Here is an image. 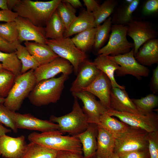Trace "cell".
<instances>
[{
    "label": "cell",
    "instance_id": "obj_54",
    "mask_svg": "<svg viewBox=\"0 0 158 158\" xmlns=\"http://www.w3.org/2000/svg\"><path fill=\"white\" fill-rule=\"evenodd\" d=\"M5 98H0V103H4L5 102Z\"/></svg>",
    "mask_w": 158,
    "mask_h": 158
},
{
    "label": "cell",
    "instance_id": "obj_35",
    "mask_svg": "<svg viewBox=\"0 0 158 158\" xmlns=\"http://www.w3.org/2000/svg\"><path fill=\"white\" fill-rule=\"evenodd\" d=\"M112 25L111 17L110 16L102 24L96 27L93 46L96 50L98 51L102 48L109 38Z\"/></svg>",
    "mask_w": 158,
    "mask_h": 158
},
{
    "label": "cell",
    "instance_id": "obj_22",
    "mask_svg": "<svg viewBox=\"0 0 158 158\" xmlns=\"http://www.w3.org/2000/svg\"><path fill=\"white\" fill-rule=\"evenodd\" d=\"M25 46L40 66L49 63L59 57L46 44L25 42Z\"/></svg>",
    "mask_w": 158,
    "mask_h": 158
},
{
    "label": "cell",
    "instance_id": "obj_42",
    "mask_svg": "<svg viewBox=\"0 0 158 158\" xmlns=\"http://www.w3.org/2000/svg\"><path fill=\"white\" fill-rule=\"evenodd\" d=\"M118 155L120 158H150L148 149L133 151Z\"/></svg>",
    "mask_w": 158,
    "mask_h": 158
},
{
    "label": "cell",
    "instance_id": "obj_47",
    "mask_svg": "<svg viewBox=\"0 0 158 158\" xmlns=\"http://www.w3.org/2000/svg\"><path fill=\"white\" fill-rule=\"evenodd\" d=\"M151 85L154 94L158 92V66L153 70L151 81Z\"/></svg>",
    "mask_w": 158,
    "mask_h": 158
},
{
    "label": "cell",
    "instance_id": "obj_33",
    "mask_svg": "<svg viewBox=\"0 0 158 158\" xmlns=\"http://www.w3.org/2000/svg\"><path fill=\"white\" fill-rule=\"evenodd\" d=\"M16 53L22 64L21 73H25L31 69L34 70L40 66V64L29 53L26 47L21 44L17 46Z\"/></svg>",
    "mask_w": 158,
    "mask_h": 158
},
{
    "label": "cell",
    "instance_id": "obj_46",
    "mask_svg": "<svg viewBox=\"0 0 158 158\" xmlns=\"http://www.w3.org/2000/svg\"><path fill=\"white\" fill-rule=\"evenodd\" d=\"M83 1L86 7V10L92 13L97 9L100 5L95 0H83Z\"/></svg>",
    "mask_w": 158,
    "mask_h": 158
},
{
    "label": "cell",
    "instance_id": "obj_48",
    "mask_svg": "<svg viewBox=\"0 0 158 158\" xmlns=\"http://www.w3.org/2000/svg\"><path fill=\"white\" fill-rule=\"evenodd\" d=\"M64 1L70 4L74 8L83 7V4L79 0H63Z\"/></svg>",
    "mask_w": 158,
    "mask_h": 158
},
{
    "label": "cell",
    "instance_id": "obj_3",
    "mask_svg": "<svg viewBox=\"0 0 158 158\" xmlns=\"http://www.w3.org/2000/svg\"><path fill=\"white\" fill-rule=\"evenodd\" d=\"M63 134L58 130L40 133L33 132L29 135L28 139L30 142L52 150L82 154V145L79 140L75 136H64Z\"/></svg>",
    "mask_w": 158,
    "mask_h": 158
},
{
    "label": "cell",
    "instance_id": "obj_19",
    "mask_svg": "<svg viewBox=\"0 0 158 158\" xmlns=\"http://www.w3.org/2000/svg\"><path fill=\"white\" fill-rule=\"evenodd\" d=\"M110 109L140 115L125 89L112 87L110 92Z\"/></svg>",
    "mask_w": 158,
    "mask_h": 158
},
{
    "label": "cell",
    "instance_id": "obj_1",
    "mask_svg": "<svg viewBox=\"0 0 158 158\" xmlns=\"http://www.w3.org/2000/svg\"><path fill=\"white\" fill-rule=\"evenodd\" d=\"M61 1L20 0L13 10L19 16L28 19L35 25L44 27Z\"/></svg>",
    "mask_w": 158,
    "mask_h": 158
},
{
    "label": "cell",
    "instance_id": "obj_7",
    "mask_svg": "<svg viewBox=\"0 0 158 158\" xmlns=\"http://www.w3.org/2000/svg\"><path fill=\"white\" fill-rule=\"evenodd\" d=\"M127 25L112 24L107 44L98 51V55L114 56L124 54L133 48V43L127 39Z\"/></svg>",
    "mask_w": 158,
    "mask_h": 158
},
{
    "label": "cell",
    "instance_id": "obj_8",
    "mask_svg": "<svg viewBox=\"0 0 158 158\" xmlns=\"http://www.w3.org/2000/svg\"><path fill=\"white\" fill-rule=\"evenodd\" d=\"M148 133L140 128L130 126L127 132L115 138L114 152L119 155L148 149V142L146 138Z\"/></svg>",
    "mask_w": 158,
    "mask_h": 158
},
{
    "label": "cell",
    "instance_id": "obj_15",
    "mask_svg": "<svg viewBox=\"0 0 158 158\" xmlns=\"http://www.w3.org/2000/svg\"><path fill=\"white\" fill-rule=\"evenodd\" d=\"M27 145L24 136L13 137L6 135L0 136V156L5 158H21Z\"/></svg>",
    "mask_w": 158,
    "mask_h": 158
},
{
    "label": "cell",
    "instance_id": "obj_25",
    "mask_svg": "<svg viewBox=\"0 0 158 158\" xmlns=\"http://www.w3.org/2000/svg\"><path fill=\"white\" fill-rule=\"evenodd\" d=\"M92 62L98 69L104 73L109 78L112 87L125 89V86L119 85L115 78V73L121 68L117 63L109 59L106 56L100 55H98Z\"/></svg>",
    "mask_w": 158,
    "mask_h": 158
},
{
    "label": "cell",
    "instance_id": "obj_14",
    "mask_svg": "<svg viewBox=\"0 0 158 158\" xmlns=\"http://www.w3.org/2000/svg\"><path fill=\"white\" fill-rule=\"evenodd\" d=\"M18 31V40L34 41L46 44L47 39L45 37V27L36 26L28 19L18 16L15 20Z\"/></svg>",
    "mask_w": 158,
    "mask_h": 158
},
{
    "label": "cell",
    "instance_id": "obj_38",
    "mask_svg": "<svg viewBox=\"0 0 158 158\" xmlns=\"http://www.w3.org/2000/svg\"><path fill=\"white\" fill-rule=\"evenodd\" d=\"M16 77L12 73L3 69L0 72V98L8 96Z\"/></svg>",
    "mask_w": 158,
    "mask_h": 158
},
{
    "label": "cell",
    "instance_id": "obj_40",
    "mask_svg": "<svg viewBox=\"0 0 158 158\" xmlns=\"http://www.w3.org/2000/svg\"><path fill=\"white\" fill-rule=\"evenodd\" d=\"M146 138L150 158H158V131L148 133Z\"/></svg>",
    "mask_w": 158,
    "mask_h": 158
},
{
    "label": "cell",
    "instance_id": "obj_41",
    "mask_svg": "<svg viewBox=\"0 0 158 158\" xmlns=\"http://www.w3.org/2000/svg\"><path fill=\"white\" fill-rule=\"evenodd\" d=\"M158 11V0H148L143 6L142 13L145 16H148L156 13Z\"/></svg>",
    "mask_w": 158,
    "mask_h": 158
},
{
    "label": "cell",
    "instance_id": "obj_23",
    "mask_svg": "<svg viewBox=\"0 0 158 158\" xmlns=\"http://www.w3.org/2000/svg\"><path fill=\"white\" fill-rule=\"evenodd\" d=\"M115 141L113 135L104 128L98 126L97 148L95 157L96 158H107L114 152Z\"/></svg>",
    "mask_w": 158,
    "mask_h": 158
},
{
    "label": "cell",
    "instance_id": "obj_56",
    "mask_svg": "<svg viewBox=\"0 0 158 158\" xmlns=\"http://www.w3.org/2000/svg\"><path fill=\"white\" fill-rule=\"evenodd\" d=\"M89 158H96L95 157V156H94L90 157Z\"/></svg>",
    "mask_w": 158,
    "mask_h": 158
},
{
    "label": "cell",
    "instance_id": "obj_36",
    "mask_svg": "<svg viewBox=\"0 0 158 158\" xmlns=\"http://www.w3.org/2000/svg\"><path fill=\"white\" fill-rule=\"evenodd\" d=\"M57 13L67 30L76 18V10L70 4L61 0L56 9Z\"/></svg>",
    "mask_w": 158,
    "mask_h": 158
},
{
    "label": "cell",
    "instance_id": "obj_27",
    "mask_svg": "<svg viewBox=\"0 0 158 158\" xmlns=\"http://www.w3.org/2000/svg\"><path fill=\"white\" fill-rule=\"evenodd\" d=\"M100 124L98 126L103 128L111 133L115 138L127 132L130 126L109 116L107 112L102 115Z\"/></svg>",
    "mask_w": 158,
    "mask_h": 158
},
{
    "label": "cell",
    "instance_id": "obj_2",
    "mask_svg": "<svg viewBox=\"0 0 158 158\" xmlns=\"http://www.w3.org/2000/svg\"><path fill=\"white\" fill-rule=\"evenodd\" d=\"M68 75L62 74L57 78L43 80L37 83L28 98L37 107L55 103L60 99Z\"/></svg>",
    "mask_w": 158,
    "mask_h": 158
},
{
    "label": "cell",
    "instance_id": "obj_26",
    "mask_svg": "<svg viewBox=\"0 0 158 158\" xmlns=\"http://www.w3.org/2000/svg\"><path fill=\"white\" fill-rule=\"evenodd\" d=\"M140 1L133 0L131 3L125 2L119 7L111 17L112 24L127 25L133 19V14L138 6Z\"/></svg>",
    "mask_w": 158,
    "mask_h": 158
},
{
    "label": "cell",
    "instance_id": "obj_53",
    "mask_svg": "<svg viewBox=\"0 0 158 158\" xmlns=\"http://www.w3.org/2000/svg\"><path fill=\"white\" fill-rule=\"evenodd\" d=\"M133 0H126L125 2L127 3L130 4L132 3Z\"/></svg>",
    "mask_w": 158,
    "mask_h": 158
},
{
    "label": "cell",
    "instance_id": "obj_18",
    "mask_svg": "<svg viewBox=\"0 0 158 158\" xmlns=\"http://www.w3.org/2000/svg\"><path fill=\"white\" fill-rule=\"evenodd\" d=\"M112 87L109 78L101 71L92 82L83 90L89 92L96 96L101 104L109 110L110 109V94Z\"/></svg>",
    "mask_w": 158,
    "mask_h": 158
},
{
    "label": "cell",
    "instance_id": "obj_31",
    "mask_svg": "<svg viewBox=\"0 0 158 158\" xmlns=\"http://www.w3.org/2000/svg\"><path fill=\"white\" fill-rule=\"evenodd\" d=\"M140 114L146 115L152 112L158 106V97L154 93L150 94L140 99H131Z\"/></svg>",
    "mask_w": 158,
    "mask_h": 158
},
{
    "label": "cell",
    "instance_id": "obj_12",
    "mask_svg": "<svg viewBox=\"0 0 158 158\" xmlns=\"http://www.w3.org/2000/svg\"><path fill=\"white\" fill-rule=\"evenodd\" d=\"M72 95L82 101L83 104L82 109L87 117L89 123L99 125L101 116L107 113V110L99 101L96 99L95 96L83 90L72 93Z\"/></svg>",
    "mask_w": 158,
    "mask_h": 158
},
{
    "label": "cell",
    "instance_id": "obj_4",
    "mask_svg": "<svg viewBox=\"0 0 158 158\" xmlns=\"http://www.w3.org/2000/svg\"><path fill=\"white\" fill-rule=\"evenodd\" d=\"M34 71L31 69L16 77L4 103L11 110L15 112L19 109L24 100L28 97L36 83Z\"/></svg>",
    "mask_w": 158,
    "mask_h": 158
},
{
    "label": "cell",
    "instance_id": "obj_29",
    "mask_svg": "<svg viewBox=\"0 0 158 158\" xmlns=\"http://www.w3.org/2000/svg\"><path fill=\"white\" fill-rule=\"evenodd\" d=\"M96 30V28L88 29L76 34L71 39L80 50L85 53L94 46Z\"/></svg>",
    "mask_w": 158,
    "mask_h": 158
},
{
    "label": "cell",
    "instance_id": "obj_28",
    "mask_svg": "<svg viewBox=\"0 0 158 158\" xmlns=\"http://www.w3.org/2000/svg\"><path fill=\"white\" fill-rule=\"evenodd\" d=\"M45 27L47 39L55 40L64 37L65 28L56 10L47 22Z\"/></svg>",
    "mask_w": 158,
    "mask_h": 158
},
{
    "label": "cell",
    "instance_id": "obj_34",
    "mask_svg": "<svg viewBox=\"0 0 158 158\" xmlns=\"http://www.w3.org/2000/svg\"><path fill=\"white\" fill-rule=\"evenodd\" d=\"M118 1L116 0H107L100 5L97 9L93 13L95 27L101 25L110 17L114 12Z\"/></svg>",
    "mask_w": 158,
    "mask_h": 158
},
{
    "label": "cell",
    "instance_id": "obj_30",
    "mask_svg": "<svg viewBox=\"0 0 158 158\" xmlns=\"http://www.w3.org/2000/svg\"><path fill=\"white\" fill-rule=\"evenodd\" d=\"M0 61L3 69L12 73L16 77L22 74V64L16 52L7 53L0 51Z\"/></svg>",
    "mask_w": 158,
    "mask_h": 158
},
{
    "label": "cell",
    "instance_id": "obj_43",
    "mask_svg": "<svg viewBox=\"0 0 158 158\" xmlns=\"http://www.w3.org/2000/svg\"><path fill=\"white\" fill-rule=\"evenodd\" d=\"M21 43L19 41L11 43L6 41L0 37V51L7 53L16 52L18 44Z\"/></svg>",
    "mask_w": 158,
    "mask_h": 158
},
{
    "label": "cell",
    "instance_id": "obj_55",
    "mask_svg": "<svg viewBox=\"0 0 158 158\" xmlns=\"http://www.w3.org/2000/svg\"><path fill=\"white\" fill-rule=\"evenodd\" d=\"M1 63H0V72L3 70Z\"/></svg>",
    "mask_w": 158,
    "mask_h": 158
},
{
    "label": "cell",
    "instance_id": "obj_44",
    "mask_svg": "<svg viewBox=\"0 0 158 158\" xmlns=\"http://www.w3.org/2000/svg\"><path fill=\"white\" fill-rule=\"evenodd\" d=\"M19 16L16 12L9 10H0V21L6 22L15 21Z\"/></svg>",
    "mask_w": 158,
    "mask_h": 158
},
{
    "label": "cell",
    "instance_id": "obj_50",
    "mask_svg": "<svg viewBox=\"0 0 158 158\" xmlns=\"http://www.w3.org/2000/svg\"><path fill=\"white\" fill-rule=\"evenodd\" d=\"M11 130L7 129L0 124V136L6 135L11 132Z\"/></svg>",
    "mask_w": 158,
    "mask_h": 158
},
{
    "label": "cell",
    "instance_id": "obj_17",
    "mask_svg": "<svg viewBox=\"0 0 158 158\" xmlns=\"http://www.w3.org/2000/svg\"><path fill=\"white\" fill-rule=\"evenodd\" d=\"M101 71L92 62L87 59L80 66L77 76L70 89L72 93L82 91L94 80Z\"/></svg>",
    "mask_w": 158,
    "mask_h": 158
},
{
    "label": "cell",
    "instance_id": "obj_51",
    "mask_svg": "<svg viewBox=\"0 0 158 158\" xmlns=\"http://www.w3.org/2000/svg\"><path fill=\"white\" fill-rule=\"evenodd\" d=\"M7 2V0H0V8L2 10H8Z\"/></svg>",
    "mask_w": 158,
    "mask_h": 158
},
{
    "label": "cell",
    "instance_id": "obj_9",
    "mask_svg": "<svg viewBox=\"0 0 158 158\" xmlns=\"http://www.w3.org/2000/svg\"><path fill=\"white\" fill-rule=\"evenodd\" d=\"M107 113L111 116L117 117L130 126L140 128L148 133L158 131V116L153 112L143 115L109 109Z\"/></svg>",
    "mask_w": 158,
    "mask_h": 158
},
{
    "label": "cell",
    "instance_id": "obj_45",
    "mask_svg": "<svg viewBox=\"0 0 158 158\" xmlns=\"http://www.w3.org/2000/svg\"><path fill=\"white\" fill-rule=\"evenodd\" d=\"M55 158H83L82 154L67 151H59Z\"/></svg>",
    "mask_w": 158,
    "mask_h": 158
},
{
    "label": "cell",
    "instance_id": "obj_5",
    "mask_svg": "<svg viewBox=\"0 0 158 158\" xmlns=\"http://www.w3.org/2000/svg\"><path fill=\"white\" fill-rule=\"evenodd\" d=\"M74 98L72 109L70 113L59 117L52 115L49 118L50 121L58 125V130L63 133H67L72 136L85 131L90 124L80 107L78 99L74 97Z\"/></svg>",
    "mask_w": 158,
    "mask_h": 158
},
{
    "label": "cell",
    "instance_id": "obj_10",
    "mask_svg": "<svg viewBox=\"0 0 158 158\" xmlns=\"http://www.w3.org/2000/svg\"><path fill=\"white\" fill-rule=\"evenodd\" d=\"M106 56L120 66V68L115 72L116 75L118 76L130 75L140 80L142 77L148 76L150 73V70L147 67L140 64L136 60L133 48L124 54L114 56Z\"/></svg>",
    "mask_w": 158,
    "mask_h": 158
},
{
    "label": "cell",
    "instance_id": "obj_52",
    "mask_svg": "<svg viewBox=\"0 0 158 158\" xmlns=\"http://www.w3.org/2000/svg\"><path fill=\"white\" fill-rule=\"evenodd\" d=\"M107 158H120V157L117 154L113 152Z\"/></svg>",
    "mask_w": 158,
    "mask_h": 158
},
{
    "label": "cell",
    "instance_id": "obj_37",
    "mask_svg": "<svg viewBox=\"0 0 158 158\" xmlns=\"http://www.w3.org/2000/svg\"><path fill=\"white\" fill-rule=\"evenodd\" d=\"M18 35L15 21L0 24V37L6 41L11 43L19 41Z\"/></svg>",
    "mask_w": 158,
    "mask_h": 158
},
{
    "label": "cell",
    "instance_id": "obj_13",
    "mask_svg": "<svg viewBox=\"0 0 158 158\" xmlns=\"http://www.w3.org/2000/svg\"><path fill=\"white\" fill-rule=\"evenodd\" d=\"M73 71L72 65L68 61L59 57L49 63L40 65L34 72L37 83L54 78L61 73L69 75Z\"/></svg>",
    "mask_w": 158,
    "mask_h": 158
},
{
    "label": "cell",
    "instance_id": "obj_11",
    "mask_svg": "<svg viewBox=\"0 0 158 158\" xmlns=\"http://www.w3.org/2000/svg\"><path fill=\"white\" fill-rule=\"evenodd\" d=\"M127 35L133 41L134 56L140 47L147 41L157 38L158 33L149 22L133 19L127 25Z\"/></svg>",
    "mask_w": 158,
    "mask_h": 158
},
{
    "label": "cell",
    "instance_id": "obj_6",
    "mask_svg": "<svg viewBox=\"0 0 158 158\" xmlns=\"http://www.w3.org/2000/svg\"><path fill=\"white\" fill-rule=\"evenodd\" d=\"M46 44L56 55L71 64L75 74L77 75L81 65L87 59L85 53L80 50L69 37L47 39Z\"/></svg>",
    "mask_w": 158,
    "mask_h": 158
},
{
    "label": "cell",
    "instance_id": "obj_39",
    "mask_svg": "<svg viewBox=\"0 0 158 158\" xmlns=\"http://www.w3.org/2000/svg\"><path fill=\"white\" fill-rule=\"evenodd\" d=\"M16 112L6 107L4 103H0V124H4L11 128L14 133L18 131L15 122Z\"/></svg>",
    "mask_w": 158,
    "mask_h": 158
},
{
    "label": "cell",
    "instance_id": "obj_24",
    "mask_svg": "<svg viewBox=\"0 0 158 158\" xmlns=\"http://www.w3.org/2000/svg\"><path fill=\"white\" fill-rule=\"evenodd\" d=\"M96 28L92 13L86 10L80 11L68 30H65L64 37H69L88 29Z\"/></svg>",
    "mask_w": 158,
    "mask_h": 158
},
{
    "label": "cell",
    "instance_id": "obj_20",
    "mask_svg": "<svg viewBox=\"0 0 158 158\" xmlns=\"http://www.w3.org/2000/svg\"><path fill=\"white\" fill-rule=\"evenodd\" d=\"M97 125L90 123L85 131L74 136L79 140L82 145L83 158H89L95 156L97 148Z\"/></svg>",
    "mask_w": 158,
    "mask_h": 158
},
{
    "label": "cell",
    "instance_id": "obj_16",
    "mask_svg": "<svg viewBox=\"0 0 158 158\" xmlns=\"http://www.w3.org/2000/svg\"><path fill=\"white\" fill-rule=\"evenodd\" d=\"M15 122L18 129H26L45 132L58 130L59 128L58 124L49 120L40 119L29 114L16 113Z\"/></svg>",
    "mask_w": 158,
    "mask_h": 158
},
{
    "label": "cell",
    "instance_id": "obj_49",
    "mask_svg": "<svg viewBox=\"0 0 158 158\" xmlns=\"http://www.w3.org/2000/svg\"><path fill=\"white\" fill-rule=\"evenodd\" d=\"M20 1V0H7V6L8 9L12 11Z\"/></svg>",
    "mask_w": 158,
    "mask_h": 158
},
{
    "label": "cell",
    "instance_id": "obj_21",
    "mask_svg": "<svg viewBox=\"0 0 158 158\" xmlns=\"http://www.w3.org/2000/svg\"><path fill=\"white\" fill-rule=\"evenodd\" d=\"M134 56L140 64L145 66L158 64V39H153L146 42Z\"/></svg>",
    "mask_w": 158,
    "mask_h": 158
},
{
    "label": "cell",
    "instance_id": "obj_32",
    "mask_svg": "<svg viewBox=\"0 0 158 158\" xmlns=\"http://www.w3.org/2000/svg\"><path fill=\"white\" fill-rule=\"evenodd\" d=\"M58 151L30 142L27 145L25 153L21 158H55Z\"/></svg>",
    "mask_w": 158,
    "mask_h": 158
}]
</instances>
